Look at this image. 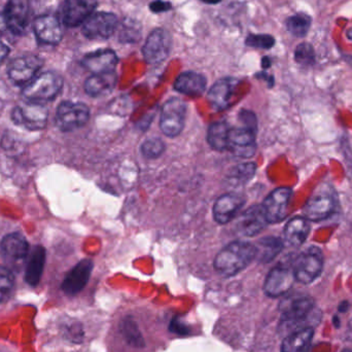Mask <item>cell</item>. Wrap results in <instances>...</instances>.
<instances>
[{
  "label": "cell",
  "instance_id": "cell-4",
  "mask_svg": "<svg viewBox=\"0 0 352 352\" xmlns=\"http://www.w3.org/2000/svg\"><path fill=\"white\" fill-rule=\"evenodd\" d=\"M324 268V256L322 250L311 246L296 258L293 270L296 280L303 285L314 283Z\"/></svg>",
  "mask_w": 352,
  "mask_h": 352
},
{
  "label": "cell",
  "instance_id": "cell-49",
  "mask_svg": "<svg viewBox=\"0 0 352 352\" xmlns=\"http://www.w3.org/2000/svg\"><path fill=\"white\" fill-rule=\"evenodd\" d=\"M342 352H351V351H349V349H344Z\"/></svg>",
  "mask_w": 352,
  "mask_h": 352
},
{
  "label": "cell",
  "instance_id": "cell-17",
  "mask_svg": "<svg viewBox=\"0 0 352 352\" xmlns=\"http://www.w3.org/2000/svg\"><path fill=\"white\" fill-rule=\"evenodd\" d=\"M35 35L43 45H57L63 38L61 22L55 16H41L33 23Z\"/></svg>",
  "mask_w": 352,
  "mask_h": 352
},
{
  "label": "cell",
  "instance_id": "cell-26",
  "mask_svg": "<svg viewBox=\"0 0 352 352\" xmlns=\"http://www.w3.org/2000/svg\"><path fill=\"white\" fill-rule=\"evenodd\" d=\"M311 226L306 217H297L289 219L285 228V240L293 246H301L309 236Z\"/></svg>",
  "mask_w": 352,
  "mask_h": 352
},
{
  "label": "cell",
  "instance_id": "cell-34",
  "mask_svg": "<svg viewBox=\"0 0 352 352\" xmlns=\"http://www.w3.org/2000/svg\"><path fill=\"white\" fill-rule=\"evenodd\" d=\"M256 171V165L254 163H244L233 167L229 177L233 180L234 184H244L250 182Z\"/></svg>",
  "mask_w": 352,
  "mask_h": 352
},
{
  "label": "cell",
  "instance_id": "cell-16",
  "mask_svg": "<svg viewBox=\"0 0 352 352\" xmlns=\"http://www.w3.org/2000/svg\"><path fill=\"white\" fill-rule=\"evenodd\" d=\"M29 0H8L3 10L8 30L14 34L24 33L28 24Z\"/></svg>",
  "mask_w": 352,
  "mask_h": 352
},
{
  "label": "cell",
  "instance_id": "cell-39",
  "mask_svg": "<svg viewBox=\"0 0 352 352\" xmlns=\"http://www.w3.org/2000/svg\"><path fill=\"white\" fill-rule=\"evenodd\" d=\"M169 331L173 334L178 335V336H188L190 335V329L186 326V322L182 320V318H176L171 320L170 324H169Z\"/></svg>",
  "mask_w": 352,
  "mask_h": 352
},
{
  "label": "cell",
  "instance_id": "cell-30",
  "mask_svg": "<svg viewBox=\"0 0 352 352\" xmlns=\"http://www.w3.org/2000/svg\"><path fill=\"white\" fill-rule=\"evenodd\" d=\"M231 128L226 122H214L211 124L207 132V142L213 150L223 152L228 148V138Z\"/></svg>",
  "mask_w": 352,
  "mask_h": 352
},
{
  "label": "cell",
  "instance_id": "cell-8",
  "mask_svg": "<svg viewBox=\"0 0 352 352\" xmlns=\"http://www.w3.org/2000/svg\"><path fill=\"white\" fill-rule=\"evenodd\" d=\"M173 47V37L166 29L157 28L150 33L144 47L142 55L148 64L156 65L168 58Z\"/></svg>",
  "mask_w": 352,
  "mask_h": 352
},
{
  "label": "cell",
  "instance_id": "cell-37",
  "mask_svg": "<svg viewBox=\"0 0 352 352\" xmlns=\"http://www.w3.org/2000/svg\"><path fill=\"white\" fill-rule=\"evenodd\" d=\"M140 28L138 24L129 20H125L122 24L119 32V39L122 43H135L140 38Z\"/></svg>",
  "mask_w": 352,
  "mask_h": 352
},
{
  "label": "cell",
  "instance_id": "cell-27",
  "mask_svg": "<svg viewBox=\"0 0 352 352\" xmlns=\"http://www.w3.org/2000/svg\"><path fill=\"white\" fill-rule=\"evenodd\" d=\"M314 335V330L311 327L287 335L281 344V352H307Z\"/></svg>",
  "mask_w": 352,
  "mask_h": 352
},
{
  "label": "cell",
  "instance_id": "cell-6",
  "mask_svg": "<svg viewBox=\"0 0 352 352\" xmlns=\"http://www.w3.org/2000/svg\"><path fill=\"white\" fill-rule=\"evenodd\" d=\"M90 109L82 102L64 101L60 103L56 113V124L61 131L69 132L88 123Z\"/></svg>",
  "mask_w": 352,
  "mask_h": 352
},
{
  "label": "cell",
  "instance_id": "cell-32",
  "mask_svg": "<svg viewBox=\"0 0 352 352\" xmlns=\"http://www.w3.org/2000/svg\"><path fill=\"white\" fill-rule=\"evenodd\" d=\"M311 18L308 14L301 12L287 19V28L295 36L304 37L311 27Z\"/></svg>",
  "mask_w": 352,
  "mask_h": 352
},
{
  "label": "cell",
  "instance_id": "cell-12",
  "mask_svg": "<svg viewBox=\"0 0 352 352\" xmlns=\"http://www.w3.org/2000/svg\"><path fill=\"white\" fill-rule=\"evenodd\" d=\"M295 281L293 268L278 265L267 275L264 285L265 294L271 298L280 297L292 289Z\"/></svg>",
  "mask_w": 352,
  "mask_h": 352
},
{
  "label": "cell",
  "instance_id": "cell-45",
  "mask_svg": "<svg viewBox=\"0 0 352 352\" xmlns=\"http://www.w3.org/2000/svg\"><path fill=\"white\" fill-rule=\"evenodd\" d=\"M262 65H263V67L265 68V69H266V68L270 67V66H271L270 58H269V57L263 58Z\"/></svg>",
  "mask_w": 352,
  "mask_h": 352
},
{
  "label": "cell",
  "instance_id": "cell-18",
  "mask_svg": "<svg viewBox=\"0 0 352 352\" xmlns=\"http://www.w3.org/2000/svg\"><path fill=\"white\" fill-rule=\"evenodd\" d=\"M92 270V261L89 258L80 261L66 275L62 283V291L68 296L78 295L88 283Z\"/></svg>",
  "mask_w": 352,
  "mask_h": 352
},
{
  "label": "cell",
  "instance_id": "cell-33",
  "mask_svg": "<svg viewBox=\"0 0 352 352\" xmlns=\"http://www.w3.org/2000/svg\"><path fill=\"white\" fill-rule=\"evenodd\" d=\"M14 289V277L12 271L0 266V304L10 300Z\"/></svg>",
  "mask_w": 352,
  "mask_h": 352
},
{
  "label": "cell",
  "instance_id": "cell-14",
  "mask_svg": "<svg viewBox=\"0 0 352 352\" xmlns=\"http://www.w3.org/2000/svg\"><path fill=\"white\" fill-rule=\"evenodd\" d=\"M97 0H65L62 6V22L67 27H78L94 14Z\"/></svg>",
  "mask_w": 352,
  "mask_h": 352
},
{
  "label": "cell",
  "instance_id": "cell-20",
  "mask_svg": "<svg viewBox=\"0 0 352 352\" xmlns=\"http://www.w3.org/2000/svg\"><path fill=\"white\" fill-rule=\"evenodd\" d=\"M118 63H119V58L116 52L111 49L98 50V51L87 54L80 62L82 67L86 68L93 74L115 72Z\"/></svg>",
  "mask_w": 352,
  "mask_h": 352
},
{
  "label": "cell",
  "instance_id": "cell-28",
  "mask_svg": "<svg viewBox=\"0 0 352 352\" xmlns=\"http://www.w3.org/2000/svg\"><path fill=\"white\" fill-rule=\"evenodd\" d=\"M45 263V250L43 246L37 245L33 248L25 272V280L31 287H36L41 281Z\"/></svg>",
  "mask_w": 352,
  "mask_h": 352
},
{
  "label": "cell",
  "instance_id": "cell-31",
  "mask_svg": "<svg viewBox=\"0 0 352 352\" xmlns=\"http://www.w3.org/2000/svg\"><path fill=\"white\" fill-rule=\"evenodd\" d=\"M120 331H121L122 336L130 346L136 347V349L144 347L146 343H144V337H142V332L133 318L127 316L124 318L120 324Z\"/></svg>",
  "mask_w": 352,
  "mask_h": 352
},
{
  "label": "cell",
  "instance_id": "cell-7",
  "mask_svg": "<svg viewBox=\"0 0 352 352\" xmlns=\"http://www.w3.org/2000/svg\"><path fill=\"white\" fill-rule=\"evenodd\" d=\"M49 111L43 103L28 102L14 107L12 113L14 123L30 131L43 129L47 126Z\"/></svg>",
  "mask_w": 352,
  "mask_h": 352
},
{
  "label": "cell",
  "instance_id": "cell-13",
  "mask_svg": "<svg viewBox=\"0 0 352 352\" xmlns=\"http://www.w3.org/2000/svg\"><path fill=\"white\" fill-rule=\"evenodd\" d=\"M256 134L245 127L230 129L227 150L240 158H252L256 152Z\"/></svg>",
  "mask_w": 352,
  "mask_h": 352
},
{
  "label": "cell",
  "instance_id": "cell-1",
  "mask_svg": "<svg viewBox=\"0 0 352 352\" xmlns=\"http://www.w3.org/2000/svg\"><path fill=\"white\" fill-rule=\"evenodd\" d=\"M256 258V245L250 242L234 241L215 256L214 268L223 276H235Z\"/></svg>",
  "mask_w": 352,
  "mask_h": 352
},
{
  "label": "cell",
  "instance_id": "cell-2",
  "mask_svg": "<svg viewBox=\"0 0 352 352\" xmlns=\"http://www.w3.org/2000/svg\"><path fill=\"white\" fill-rule=\"evenodd\" d=\"M314 302L310 297H299L287 300L280 305L281 320L279 330L283 334L289 335L296 331L307 328L304 324L308 322L314 311Z\"/></svg>",
  "mask_w": 352,
  "mask_h": 352
},
{
  "label": "cell",
  "instance_id": "cell-5",
  "mask_svg": "<svg viewBox=\"0 0 352 352\" xmlns=\"http://www.w3.org/2000/svg\"><path fill=\"white\" fill-rule=\"evenodd\" d=\"M119 19L113 12H97L91 14L82 24V32L91 41H105L115 34Z\"/></svg>",
  "mask_w": 352,
  "mask_h": 352
},
{
  "label": "cell",
  "instance_id": "cell-35",
  "mask_svg": "<svg viewBox=\"0 0 352 352\" xmlns=\"http://www.w3.org/2000/svg\"><path fill=\"white\" fill-rule=\"evenodd\" d=\"M140 150H142V154L144 158L155 160V159H158L159 157L162 156L163 153L166 150V146L160 138H150L142 144Z\"/></svg>",
  "mask_w": 352,
  "mask_h": 352
},
{
  "label": "cell",
  "instance_id": "cell-11",
  "mask_svg": "<svg viewBox=\"0 0 352 352\" xmlns=\"http://www.w3.org/2000/svg\"><path fill=\"white\" fill-rule=\"evenodd\" d=\"M292 195H293L292 188L283 186L273 190L265 199L262 205L269 223H278L285 219L289 213Z\"/></svg>",
  "mask_w": 352,
  "mask_h": 352
},
{
  "label": "cell",
  "instance_id": "cell-19",
  "mask_svg": "<svg viewBox=\"0 0 352 352\" xmlns=\"http://www.w3.org/2000/svg\"><path fill=\"white\" fill-rule=\"evenodd\" d=\"M334 198L328 192H316L303 206L304 217L308 221H320L328 219L335 211Z\"/></svg>",
  "mask_w": 352,
  "mask_h": 352
},
{
  "label": "cell",
  "instance_id": "cell-44",
  "mask_svg": "<svg viewBox=\"0 0 352 352\" xmlns=\"http://www.w3.org/2000/svg\"><path fill=\"white\" fill-rule=\"evenodd\" d=\"M349 308H351V304L347 301H343L342 303L338 306L339 312H341V314L349 311Z\"/></svg>",
  "mask_w": 352,
  "mask_h": 352
},
{
  "label": "cell",
  "instance_id": "cell-15",
  "mask_svg": "<svg viewBox=\"0 0 352 352\" xmlns=\"http://www.w3.org/2000/svg\"><path fill=\"white\" fill-rule=\"evenodd\" d=\"M263 205H252L240 214L236 230L246 237H254L260 234L268 225Z\"/></svg>",
  "mask_w": 352,
  "mask_h": 352
},
{
  "label": "cell",
  "instance_id": "cell-38",
  "mask_svg": "<svg viewBox=\"0 0 352 352\" xmlns=\"http://www.w3.org/2000/svg\"><path fill=\"white\" fill-rule=\"evenodd\" d=\"M245 45L254 49L269 50L274 47V37L269 34H250L245 39Z\"/></svg>",
  "mask_w": 352,
  "mask_h": 352
},
{
  "label": "cell",
  "instance_id": "cell-47",
  "mask_svg": "<svg viewBox=\"0 0 352 352\" xmlns=\"http://www.w3.org/2000/svg\"><path fill=\"white\" fill-rule=\"evenodd\" d=\"M200 1L204 2L207 4H217L221 2V0H200Z\"/></svg>",
  "mask_w": 352,
  "mask_h": 352
},
{
  "label": "cell",
  "instance_id": "cell-42",
  "mask_svg": "<svg viewBox=\"0 0 352 352\" xmlns=\"http://www.w3.org/2000/svg\"><path fill=\"white\" fill-rule=\"evenodd\" d=\"M8 54H10V49H8V45L0 41V65L6 60V58L8 57Z\"/></svg>",
  "mask_w": 352,
  "mask_h": 352
},
{
  "label": "cell",
  "instance_id": "cell-43",
  "mask_svg": "<svg viewBox=\"0 0 352 352\" xmlns=\"http://www.w3.org/2000/svg\"><path fill=\"white\" fill-rule=\"evenodd\" d=\"M6 30H8V27H6V20H4L3 12H0V36Z\"/></svg>",
  "mask_w": 352,
  "mask_h": 352
},
{
  "label": "cell",
  "instance_id": "cell-46",
  "mask_svg": "<svg viewBox=\"0 0 352 352\" xmlns=\"http://www.w3.org/2000/svg\"><path fill=\"white\" fill-rule=\"evenodd\" d=\"M333 322H334L335 328H340V318H339L338 316H334V318H333Z\"/></svg>",
  "mask_w": 352,
  "mask_h": 352
},
{
  "label": "cell",
  "instance_id": "cell-23",
  "mask_svg": "<svg viewBox=\"0 0 352 352\" xmlns=\"http://www.w3.org/2000/svg\"><path fill=\"white\" fill-rule=\"evenodd\" d=\"M0 252L10 264H19L28 256L29 244L21 234H8L0 242Z\"/></svg>",
  "mask_w": 352,
  "mask_h": 352
},
{
  "label": "cell",
  "instance_id": "cell-40",
  "mask_svg": "<svg viewBox=\"0 0 352 352\" xmlns=\"http://www.w3.org/2000/svg\"><path fill=\"white\" fill-rule=\"evenodd\" d=\"M239 120L243 123L244 127L252 130V131H258V120H256V115L252 111H240Z\"/></svg>",
  "mask_w": 352,
  "mask_h": 352
},
{
  "label": "cell",
  "instance_id": "cell-25",
  "mask_svg": "<svg viewBox=\"0 0 352 352\" xmlns=\"http://www.w3.org/2000/svg\"><path fill=\"white\" fill-rule=\"evenodd\" d=\"M118 76L115 72L93 74L85 82V91L91 97H100L113 92L117 86Z\"/></svg>",
  "mask_w": 352,
  "mask_h": 352
},
{
  "label": "cell",
  "instance_id": "cell-22",
  "mask_svg": "<svg viewBox=\"0 0 352 352\" xmlns=\"http://www.w3.org/2000/svg\"><path fill=\"white\" fill-rule=\"evenodd\" d=\"M245 199L240 195L225 194L215 201L213 217L219 225H226L235 219L240 209L243 207Z\"/></svg>",
  "mask_w": 352,
  "mask_h": 352
},
{
  "label": "cell",
  "instance_id": "cell-50",
  "mask_svg": "<svg viewBox=\"0 0 352 352\" xmlns=\"http://www.w3.org/2000/svg\"><path fill=\"white\" fill-rule=\"evenodd\" d=\"M308 352V351H307Z\"/></svg>",
  "mask_w": 352,
  "mask_h": 352
},
{
  "label": "cell",
  "instance_id": "cell-10",
  "mask_svg": "<svg viewBox=\"0 0 352 352\" xmlns=\"http://www.w3.org/2000/svg\"><path fill=\"white\" fill-rule=\"evenodd\" d=\"M41 66L43 60L37 56H21L12 60L8 65V78L18 86H26L36 76Z\"/></svg>",
  "mask_w": 352,
  "mask_h": 352
},
{
  "label": "cell",
  "instance_id": "cell-48",
  "mask_svg": "<svg viewBox=\"0 0 352 352\" xmlns=\"http://www.w3.org/2000/svg\"><path fill=\"white\" fill-rule=\"evenodd\" d=\"M347 37H349V38L351 39L352 41V28L349 29V30L347 31Z\"/></svg>",
  "mask_w": 352,
  "mask_h": 352
},
{
  "label": "cell",
  "instance_id": "cell-9",
  "mask_svg": "<svg viewBox=\"0 0 352 352\" xmlns=\"http://www.w3.org/2000/svg\"><path fill=\"white\" fill-rule=\"evenodd\" d=\"M186 105L182 99H169L161 111L160 128L168 138H176L182 133L186 121Z\"/></svg>",
  "mask_w": 352,
  "mask_h": 352
},
{
  "label": "cell",
  "instance_id": "cell-3",
  "mask_svg": "<svg viewBox=\"0 0 352 352\" xmlns=\"http://www.w3.org/2000/svg\"><path fill=\"white\" fill-rule=\"evenodd\" d=\"M63 84V78L57 72H43L25 86L23 96L27 101L45 104L59 95Z\"/></svg>",
  "mask_w": 352,
  "mask_h": 352
},
{
  "label": "cell",
  "instance_id": "cell-41",
  "mask_svg": "<svg viewBox=\"0 0 352 352\" xmlns=\"http://www.w3.org/2000/svg\"><path fill=\"white\" fill-rule=\"evenodd\" d=\"M150 10L155 14H161V12L173 10V4L169 1H164V0H155L150 4Z\"/></svg>",
  "mask_w": 352,
  "mask_h": 352
},
{
  "label": "cell",
  "instance_id": "cell-29",
  "mask_svg": "<svg viewBox=\"0 0 352 352\" xmlns=\"http://www.w3.org/2000/svg\"><path fill=\"white\" fill-rule=\"evenodd\" d=\"M283 246L285 244L280 238L273 237V236L262 238L258 240V245H256V258L261 263L271 262L280 254Z\"/></svg>",
  "mask_w": 352,
  "mask_h": 352
},
{
  "label": "cell",
  "instance_id": "cell-36",
  "mask_svg": "<svg viewBox=\"0 0 352 352\" xmlns=\"http://www.w3.org/2000/svg\"><path fill=\"white\" fill-rule=\"evenodd\" d=\"M295 61L299 65L311 66L316 62V52L310 43H302L296 47Z\"/></svg>",
  "mask_w": 352,
  "mask_h": 352
},
{
  "label": "cell",
  "instance_id": "cell-24",
  "mask_svg": "<svg viewBox=\"0 0 352 352\" xmlns=\"http://www.w3.org/2000/svg\"><path fill=\"white\" fill-rule=\"evenodd\" d=\"M207 80L203 74L194 72H182L175 82L177 92L190 97H199L206 90Z\"/></svg>",
  "mask_w": 352,
  "mask_h": 352
},
{
  "label": "cell",
  "instance_id": "cell-21",
  "mask_svg": "<svg viewBox=\"0 0 352 352\" xmlns=\"http://www.w3.org/2000/svg\"><path fill=\"white\" fill-rule=\"evenodd\" d=\"M239 85V80L234 78H225L217 80L210 90L208 98L211 107L217 111H225L231 105L234 92Z\"/></svg>",
  "mask_w": 352,
  "mask_h": 352
}]
</instances>
